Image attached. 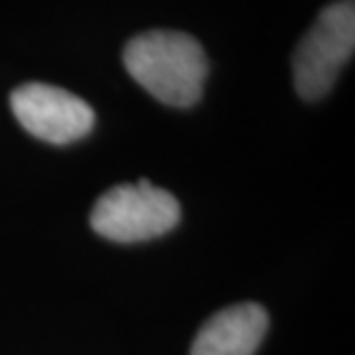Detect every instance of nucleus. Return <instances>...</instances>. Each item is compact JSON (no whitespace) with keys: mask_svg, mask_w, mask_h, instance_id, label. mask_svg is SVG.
I'll list each match as a JSON object with an SVG mask.
<instances>
[{"mask_svg":"<svg viewBox=\"0 0 355 355\" xmlns=\"http://www.w3.org/2000/svg\"><path fill=\"white\" fill-rule=\"evenodd\" d=\"M268 332V311L257 302L222 309L198 330L191 355H254Z\"/></svg>","mask_w":355,"mask_h":355,"instance_id":"obj_5","label":"nucleus"},{"mask_svg":"<svg viewBox=\"0 0 355 355\" xmlns=\"http://www.w3.org/2000/svg\"><path fill=\"white\" fill-rule=\"evenodd\" d=\"M355 49V5L337 0L318 14L293 55V79L297 95L307 102L321 99L335 86L339 72Z\"/></svg>","mask_w":355,"mask_h":355,"instance_id":"obj_3","label":"nucleus"},{"mask_svg":"<svg viewBox=\"0 0 355 355\" xmlns=\"http://www.w3.org/2000/svg\"><path fill=\"white\" fill-rule=\"evenodd\" d=\"M10 104L24 130L46 144H74L95 125L88 102L49 83H26L12 92Z\"/></svg>","mask_w":355,"mask_h":355,"instance_id":"obj_4","label":"nucleus"},{"mask_svg":"<svg viewBox=\"0 0 355 355\" xmlns=\"http://www.w3.org/2000/svg\"><path fill=\"white\" fill-rule=\"evenodd\" d=\"M180 222V203L153 182L116 184L97 198L90 224L113 243H146L159 238Z\"/></svg>","mask_w":355,"mask_h":355,"instance_id":"obj_2","label":"nucleus"},{"mask_svg":"<svg viewBox=\"0 0 355 355\" xmlns=\"http://www.w3.org/2000/svg\"><path fill=\"white\" fill-rule=\"evenodd\" d=\"M123 62L132 79L168 106H191L201 99L208 58L194 37L175 31L137 35L125 46Z\"/></svg>","mask_w":355,"mask_h":355,"instance_id":"obj_1","label":"nucleus"}]
</instances>
